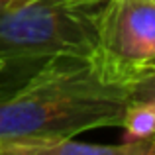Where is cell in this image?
Listing matches in <instances>:
<instances>
[{"label": "cell", "instance_id": "1", "mask_svg": "<svg viewBox=\"0 0 155 155\" xmlns=\"http://www.w3.org/2000/svg\"><path fill=\"white\" fill-rule=\"evenodd\" d=\"M130 87L106 83L92 57L55 55L0 69V140L73 137L120 126Z\"/></svg>", "mask_w": 155, "mask_h": 155}, {"label": "cell", "instance_id": "2", "mask_svg": "<svg viewBox=\"0 0 155 155\" xmlns=\"http://www.w3.org/2000/svg\"><path fill=\"white\" fill-rule=\"evenodd\" d=\"M96 10L57 0H0V59L20 63L55 55L92 57Z\"/></svg>", "mask_w": 155, "mask_h": 155}, {"label": "cell", "instance_id": "8", "mask_svg": "<svg viewBox=\"0 0 155 155\" xmlns=\"http://www.w3.org/2000/svg\"><path fill=\"white\" fill-rule=\"evenodd\" d=\"M2 67H4V61H2V59H0V69H2Z\"/></svg>", "mask_w": 155, "mask_h": 155}, {"label": "cell", "instance_id": "3", "mask_svg": "<svg viewBox=\"0 0 155 155\" xmlns=\"http://www.w3.org/2000/svg\"><path fill=\"white\" fill-rule=\"evenodd\" d=\"M94 28L92 61L106 83L134 87L155 75V0H106Z\"/></svg>", "mask_w": 155, "mask_h": 155}, {"label": "cell", "instance_id": "7", "mask_svg": "<svg viewBox=\"0 0 155 155\" xmlns=\"http://www.w3.org/2000/svg\"><path fill=\"white\" fill-rule=\"evenodd\" d=\"M57 2L67 4V6H73V8H83V10H96L106 0H57Z\"/></svg>", "mask_w": 155, "mask_h": 155}, {"label": "cell", "instance_id": "6", "mask_svg": "<svg viewBox=\"0 0 155 155\" xmlns=\"http://www.w3.org/2000/svg\"><path fill=\"white\" fill-rule=\"evenodd\" d=\"M130 98H155V75L130 87Z\"/></svg>", "mask_w": 155, "mask_h": 155}, {"label": "cell", "instance_id": "4", "mask_svg": "<svg viewBox=\"0 0 155 155\" xmlns=\"http://www.w3.org/2000/svg\"><path fill=\"white\" fill-rule=\"evenodd\" d=\"M0 155H155V140L98 145L71 137H18L0 140Z\"/></svg>", "mask_w": 155, "mask_h": 155}, {"label": "cell", "instance_id": "5", "mask_svg": "<svg viewBox=\"0 0 155 155\" xmlns=\"http://www.w3.org/2000/svg\"><path fill=\"white\" fill-rule=\"evenodd\" d=\"M120 126L124 141L155 140V98H130Z\"/></svg>", "mask_w": 155, "mask_h": 155}]
</instances>
